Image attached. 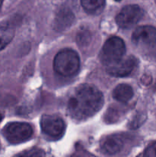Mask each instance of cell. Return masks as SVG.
Instances as JSON below:
<instances>
[{"mask_svg": "<svg viewBox=\"0 0 156 157\" xmlns=\"http://www.w3.org/2000/svg\"><path fill=\"white\" fill-rule=\"evenodd\" d=\"M116 1H117V2H119V1H121V0H116Z\"/></svg>", "mask_w": 156, "mask_h": 157, "instance_id": "18", "label": "cell"}, {"mask_svg": "<svg viewBox=\"0 0 156 157\" xmlns=\"http://www.w3.org/2000/svg\"><path fill=\"white\" fill-rule=\"evenodd\" d=\"M139 61L136 57L129 55L106 66V71L111 76L124 78L131 75L137 67Z\"/></svg>", "mask_w": 156, "mask_h": 157, "instance_id": "6", "label": "cell"}, {"mask_svg": "<svg viewBox=\"0 0 156 157\" xmlns=\"http://www.w3.org/2000/svg\"><path fill=\"white\" fill-rule=\"evenodd\" d=\"M123 140L119 135H111L103 140L101 144L102 151L105 154L114 155L123 147Z\"/></svg>", "mask_w": 156, "mask_h": 157, "instance_id": "9", "label": "cell"}, {"mask_svg": "<svg viewBox=\"0 0 156 157\" xmlns=\"http://www.w3.org/2000/svg\"><path fill=\"white\" fill-rule=\"evenodd\" d=\"M133 89L126 84H121L113 90V98L120 102H127L133 97Z\"/></svg>", "mask_w": 156, "mask_h": 157, "instance_id": "10", "label": "cell"}, {"mask_svg": "<svg viewBox=\"0 0 156 157\" xmlns=\"http://www.w3.org/2000/svg\"><path fill=\"white\" fill-rule=\"evenodd\" d=\"M125 52V45L123 40L119 37H111L102 46L99 58L102 63L107 66L121 59Z\"/></svg>", "mask_w": 156, "mask_h": 157, "instance_id": "3", "label": "cell"}, {"mask_svg": "<svg viewBox=\"0 0 156 157\" xmlns=\"http://www.w3.org/2000/svg\"><path fill=\"white\" fill-rule=\"evenodd\" d=\"M79 68L80 58L77 53L72 49L60 51L54 59V69L62 76H73L77 73Z\"/></svg>", "mask_w": 156, "mask_h": 157, "instance_id": "2", "label": "cell"}, {"mask_svg": "<svg viewBox=\"0 0 156 157\" xmlns=\"http://www.w3.org/2000/svg\"><path fill=\"white\" fill-rule=\"evenodd\" d=\"M72 18H73V14L68 9L61 11L58 17V26L65 27V25L67 26V24H70L72 21Z\"/></svg>", "mask_w": 156, "mask_h": 157, "instance_id": "13", "label": "cell"}, {"mask_svg": "<svg viewBox=\"0 0 156 157\" xmlns=\"http://www.w3.org/2000/svg\"><path fill=\"white\" fill-rule=\"evenodd\" d=\"M3 117H4V115H3L2 113H1V112H0V123H1V121H2Z\"/></svg>", "mask_w": 156, "mask_h": 157, "instance_id": "16", "label": "cell"}, {"mask_svg": "<svg viewBox=\"0 0 156 157\" xmlns=\"http://www.w3.org/2000/svg\"><path fill=\"white\" fill-rule=\"evenodd\" d=\"M2 133L10 144H18L28 140L33 134V130L27 123L12 122L5 127Z\"/></svg>", "mask_w": 156, "mask_h": 157, "instance_id": "4", "label": "cell"}, {"mask_svg": "<svg viewBox=\"0 0 156 157\" xmlns=\"http://www.w3.org/2000/svg\"><path fill=\"white\" fill-rule=\"evenodd\" d=\"M21 155H24V156H41V151H37V150H33V151H29L28 153H24V154H21Z\"/></svg>", "mask_w": 156, "mask_h": 157, "instance_id": "15", "label": "cell"}, {"mask_svg": "<svg viewBox=\"0 0 156 157\" xmlns=\"http://www.w3.org/2000/svg\"><path fill=\"white\" fill-rule=\"evenodd\" d=\"M2 1H3V0H0V8H1L2 4Z\"/></svg>", "mask_w": 156, "mask_h": 157, "instance_id": "17", "label": "cell"}, {"mask_svg": "<svg viewBox=\"0 0 156 157\" xmlns=\"http://www.w3.org/2000/svg\"><path fill=\"white\" fill-rule=\"evenodd\" d=\"M81 5L88 13L98 14L103 9L105 0H81Z\"/></svg>", "mask_w": 156, "mask_h": 157, "instance_id": "12", "label": "cell"}, {"mask_svg": "<svg viewBox=\"0 0 156 157\" xmlns=\"http://www.w3.org/2000/svg\"><path fill=\"white\" fill-rule=\"evenodd\" d=\"M15 35V29L8 24L0 25V52L12 41Z\"/></svg>", "mask_w": 156, "mask_h": 157, "instance_id": "11", "label": "cell"}, {"mask_svg": "<svg viewBox=\"0 0 156 157\" xmlns=\"http://www.w3.org/2000/svg\"><path fill=\"white\" fill-rule=\"evenodd\" d=\"M41 130L52 138H59L64 134L65 124L62 118L57 115H43L41 119Z\"/></svg>", "mask_w": 156, "mask_h": 157, "instance_id": "7", "label": "cell"}, {"mask_svg": "<svg viewBox=\"0 0 156 157\" xmlns=\"http://www.w3.org/2000/svg\"><path fill=\"white\" fill-rule=\"evenodd\" d=\"M132 40L138 44L154 46L156 44V29L151 25L139 26L133 32Z\"/></svg>", "mask_w": 156, "mask_h": 157, "instance_id": "8", "label": "cell"}, {"mask_svg": "<svg viewBox=\"0 0 156 157\" xmlns=\"http://www.w3.org/2000/svg\"><path fill=\"white\" fill-rule=\"evenodd\" d=\"M144 155L148 157H156V142L153 143L145 150Z\"/></svg>", "mask_w": 156, "mask_h": 157, "instance_id": "14", "label": "cell"}, {"mask_svg": "<svg viewBox=\"0 0 156 157\" xmlns=\"http://www.w3.org/2000/svg\"><path fill=\"white\" fill-rule=\"evenodd\" d=\"M103 105V95L94 86L84 84L73 91L68 101L72 117L85 120L99 111Z\"/></svg>", "mask_w": 156, "mask_h": 157, "instance_id": "1", "label": "cell"}, {"mask_svg": "<svg viewBox=\"0 0 156 157\" xmlns=\"http://www.w3.org/2000/svg\"><path fill=\"white\" fill-rule=\"evenodd\" d=\"M143 16V10L137 5H128L120 11L116 18V23L123 29H129L136 25Z\"/></svg>", "mask_w": 156, "mask_h": 157, "instance_id": "5", "label": "cell"}]
</instances>
